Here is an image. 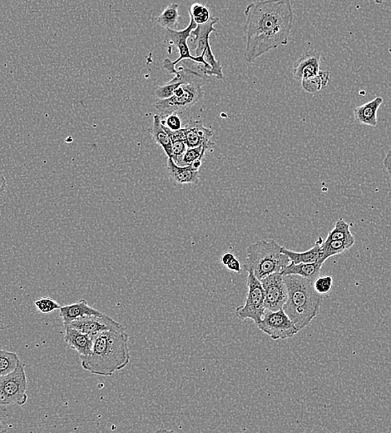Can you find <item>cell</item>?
Masks as SVG:
<instances>
[{
	"instance_id": "cell-19",
	"label": "cell",
	"mask_w": 391,
	"mask_h": 433,
	"mask_svg": "<svg viewBox=\"0 0 391 433\" xmlns=\"http://www.w3.org/2000/svg\"><path fill=\"white\" fill-rule=\"evenodd\" d=\"M324 263L317 261L310 263H290L281 274L282 275H298L314 282L319 276Z\"/></svg>"
},
{
	"instance_id": "cell-35",
	"label": "cell",
	"mask_w": 391,
	"mask_h": 433,
	"mask_svg": "<svg viewBox=\"0 0 391 433\" xmlns=\"http://www.w3.org/2000/svg\"><path fill=\"white\" fill-rule=\"evenodd\" d=\"M235 258H236V256H235L233 252H227L222 255L221 261L223 265H225L226 267L231 263V260L234 259Z\"/></svg>"
},
{
	"instance_id": "cell-1",
	"label": "cell",
	"mask_w": 391,
	"mask_h": 433,
	"mask_svg": "<svg viewBox=\"0 0 391 433\" xmlns=\"http://www.w3.org/2000/svg\"><path fill=\"white\" fill-rule=\"evenodd\" d=\"M244 14L247 63H253L271 50L288 45L295 17L291 0L253 2Z\"/></svg>"
},
{
	"instance_id": "cell-16",
	"label": "cell",
	"mask_w": 391,
	"mask_h": 433,
	"mask_svg": "<svg viewBox=\"0 0 391 433\" xmlns=\"http://www.w3.org/2000/svg\"><path fill=\"white\" fill-rule=\"evenodd\" d=\"M65 341L72 350L78 352L81 359L90 355L93 350L94 338L74 328L65 327Z\"/></svg>"
},
{
	"instance_id": "cell-36",
	"label": "cell",
	"mask_w": 391,
	"mask_h": 433,
	"mask_svg": "<svg viewBox=\"0 0 391 433\" xmlns=\"http://www.w3.org/2000/svg\"><path fill=\"white\" fill-rule=\"evenodd\" d=\"M7 187V180L5 176L0 174V197L6 194Z\"/></svg>"
},
{
	"instance_id": "cell-13",
	"label": "cell",
	"mask_w": 391,
	"mask_h": 433,
	"mask_svg": "<svg viewBox=\"0 0 391 433\" xmlns=\"http://www.w3.org/2000/svg\"><path fill=\"white\" fill-rule=\"evenodd\" d=\"M183 131H184L187 148L205 145L211 148L214 146V143L211 140L213 136V131L204 127L202 121L191 120L185 127H183Z\"/></svg>"
},
{
	"instance_id": "cell-38",
	"label": "cell",
	"mask_w": 391,
	"mask_h": 433,
	"mask_svg": "<svg viewBox=\"0 0 391 433\" xmlns=\"http://www.w3.org/2000/svg\"><path fill=\"white\" fill-rule=\"evenodd\" d=\"M385 1L386 0H374V3H377V5H382Z\"/></svg>"
},
{
	"instance_id": "cell-33",
	"label": "cell",
	"mask_w": 391,
	"mask_h": 433,
	"mask_svg": "<svg viewBox=\"0 0 391 433\" xmlns=\"http://www.w3.org/2000/svg\"><path fill=\"white\" fill-rule=\"evenodd\" d=\"M229 270L235 272H241L242 268L240 261L237 258L231 260V263L229 265L226 266Z\"/></svg>"
},
{
	"instance_id": "cell-27",
	"label": "cell",
	"mask_w": 391,
	"mask_h": 433,
	"mask_svg": "<svg viewBox=\"0 0 391 433\" xmlns=\"http://www.w3.org/2000/svg\"><path fill=\"white\" fill-rule=\"evenodd\" d=\"M21 363L15 352L0 350V376L10 374Z\"/></svg>"
},
{
	"instance_id": "cell-8",
	"label": "cell",
	"mask_w": 391,
	"mask_h": 433,
	"mask_svg": "<svg viewBox=\"0 0 391 433\" xmlns=\"http://www.w3.org/2000/svg\"><path fill=\"white\" fill-rule=\"evenodd\" d=\"M27 386L25 366L21 362L10 374L0 376V405H25L28 400Z\"/></svg>"
},
{
	"instance_id": "cell-11",
	"label": "cell",
	"mask_w": 391,
	"mask_h": 433,
	"mask_svg": "<svg viewBox=\"0 0 391 433\" xmlns=\"http://www.w3.org/2000/svg\"><path fill=\"white\" fill-rule=\"evenodd\" d=\"M265 291V307L266 311H278L284 307L288 292L284 276L281 272H276L261 280Z\"/></svg>"
},
{
	"instance_id": "cell-7",
	"label": "cell",
	"mask_w": 391,
	"mask_h": 433,
	"mask_svg": "<svg viewBox=\"0 0 391 433\" xmlns=\"http://www.w3.org/2000/svg\"><path fill=\"white\" fill-rule=\"evenodd\" d=\"M219 18L211 17L204 25H198L191 33V47H193L195 56H204L206 62L209 63L210 70L207 76H214L218 79L224 78L222 66L219 63L213 54L210 46V36L216 31L214 26L217 25Z\"/></svg>"
},
{
	"instance_id": "cell-20",
	"label": "cell",
	"mask_w": 391,
	"mask_h": 433,
	"mask_svg": "<svg viewBox=\"0 0 391 433\" xmlns=\"http://www.w3.org/2000/svg\"><path fill=\"white\" fill-rule=\"evenodd\" d=\"M324 241L321 238H319L316 244L310 248L309 250L298 252L287 250L282 247V252L288 256L290 263H310L319 261L321 258V244Z\"/></svg>"
},
{
	"instance_id": "cell-37",
	"label": "cell",
	"mask_w": 391,
	"mask_h": 433,
	"mask_svg": "<svg viewBox=\"0 0 391 433\" xmlns=\"http://www.w3.org/2000/svg\"><path fill=\"white\" fill-rule=\"evenodd\" d=\"M5 431V426H3L1 420H0V432Z\"/></svg>"
},
{
	"instance_id": "cell-14",
	"label": "cell",
	"mask_w": 391,
	"mask_h": 433,
	"mask_svg": "<svg viewBox=\"0 0 391 433\" xmlns=\"http://www.w3.org/2000/svg\"><path fill=\"white\" fill-rule=\"evenodd\" d=\"M321 54L317 50H310L303 54L295 63L293 74L299 82L316 75L321 70Z\"/></svg>"
},
{
	"instance_id": "cell-18",
	"label": "cell",
	"mask_w": 391,
	"mask_h": 433,
	"mask_svg": "<svg viewBox=\"0 0 391 433\" xmlns=\"http://www.w3.org/2000/svg\"><path fill=\"white\" fill-rule=\"evenodd\" d=\"M59 310H61V316L63 323L73 322V321L85 318V316L103 314V312L90 307L85 299L78 300L77 303L61 307Z\"/></svg>"
},
{
	"instance_id": "cell-31",
	"label": "cell",
	"mask_w": 391,
	"mask_h": 433,
	"mask_svg": "<svg viewBox=\"0 0 391 433\" xmlns=\"http://www.w3.org/2000/svg\"><path fill=\"white\" fill-rule=\"evenodd\" d=\"M34 305L43 314H49L61 310V306L55 300L50 298H41L35 301Z\"/></svg>"
},
{
	"instance_id": "cell-30",
	"label": "cell",
	"mask_w": 391,
	"mask_h": 433,
	"mask_svg": "<svg viewBox=\"0 0 391 433\" xmlns=\"http://www.w3.org/2000/svg\"><path fill=\"white\" fill-rule=\"evenodd\" d=\"M313 286L315 290H316L319 294L326 295L332 290L333 279L332 276H319L318 278L314 281Z\"/></svg>"
},
{
	"instance_id": "cell-3",
	"label": "cell",
	"mask_w": 391,
	"mask_h": 433,
	"mask_svg": "<svg viewBox=\"0 0 391 433\" xmlns=\"http://www.w3.org/2000/svg\"><path fill=\"white\" fill-rule=\"evenodd\" d=\"M288 298L283 307L299 331L308 327L320 312L321 295L315 290L313 282L298 275H283Z\"/></svg>"
},
{
	"instance_id": "cell-10",
	"label": "cell",
	"mask_w": 391,
	"mask_h": 433,
	"mask_svg": "<svg viewBox=\"0 0 391 433\" xmlns=\"http://www.w3.org/2000/svg\"><path fill=\"white\" fill-rule=\"evenodd\" d=\"M257 326L273 340L290 339L300 332L283 308L274 312L266 310L261 322Z\"/></svg>"
},
{
	"instance_id": "cell-28",
	"label": "cell",
	"mask_w": 391,
	"mask_h": 433,
	"mask_svg": "<svg viewBox=\"0 0 391 433\" xmlns=\"http://www.w3.org/2000/svg\"><path fill=\"white\" fill-rule=\"evenodd\" d=\"M209 150V148L205 145L187 148L186 153L183 155L181 162L179 163V166L191 165V164L198 161V160H203L206 152Z\"/></svg>"
},
{
	"instance_id": "cell-2",
	"label": "cell",
	"mask_w": 391,
	"mask_h": 433,
	"mask_svg": "<svg viewBox=\"0 0 391 433\" xmlns=\"http://www.w3.org/2000/svg\"><path fill=\"white\" fill-rule=\"evenodd\" d=\"M83 370L109 376L121 371L130 362L129 335L125 331H105L94 339L90 355L81 358Z\"/></svg>"
},
{
	"instance_id": "cell-17",
	"label": "cell",
	"mask_w": 391,
	"mask_h": 433,
	"mask_svg": "<svg viewBox=\"0 0 391 433\" xmlns=\"http://www.w3.org/2000/svg\"><path fill=\"white\" fill-rule=\"evenodd\" d=\"M384 99L377 97L370 102L357 107L354 110L355 121L370 127H377L378 124L377 113Z\"/></svg>"
},
{
	"instance_id": "cell-4",
	"label": "cell",
	"mask_w": 391,
	"mask_h": 433,
	"mask_svg": "<svg viewBox=\"0 0 391 433\" xmlns=\"http://www.w3.org/2000/svg\"><path fill=\"white\" fill-rule=\"evenodd\" d=\"M282 246L275 242L260 240L247 248L243 270L253 272L259 280L276 272H282L290 263L282 252Z\"/></svg>"
},
{
	"instance_id": "cell-5",
	"label": "cell",
	"mask_w": 391,
	"mask_h": 433,
	"mask_svg": "<svg viewBox=\"0 0 391 433\" xmlns=\"http://www.w3.org/2000/svg\"><path fill=\"white\" fill-rule=\"evenodd\" d=\"M197 78L203 77L196 75L189 81L181 84L170 98L158 99L154 105L162 118L193 107L200 101L204 96V91L202 90V79L198 80Z\"/></svg>"
},
{
	"instance_id": "cell-29",
	"label": "cell",
	"mask_w": 391,
	"mask_h": 433,
	"mask_svg": "<svg viewBox=\"0 0 391 433\" xmlns=\"http://www.w3.org/2000/svg\"><path fill=\"white\" fill-rule=\"evenodd\" d=\"M190 17L193 18L197 25H204L211 19V12L205 6L194 3L189 10Z\"/></svg>"
},
{
	"instance_id": "cell-9",
	"label": "cell",
	"mask_w": 391,
	"mask_h": 433,
	"mask_svg": "<svg viewBox=\"0 0 391 433\" xmlns=\"http://www.w3.org/2000/svg\"><path fill=\"white\" fill-rule=\"evenodd\" d=\"M246 284L249 292H247L246 302L237 308L236 314L240 320L250 319L257 324L261 322L266 312L264 288H263L261 280L250 272L247 276Z\"/></svg>"
},
{
	"instance_id": "cell-12",
	"label": "cell",
	"mask_w": 391,
	"mask_h": 433,
	"mask_svg": "<svg viewBox=\"0 0 391 433\" xmlns=\"http://www.w3.org/2000/svg\"><path fill=\"white\" fill-rule=\"evenodd\" d=\"M65 327H71L78 331L85 332L93 338H96L101 332L105 331L125 330V327L121 323L117 322L110 316L102 314L101 315L89 316L85 318L79 319L73 322L63 323Z\"/></svg>"
},
{
	"instance_id": "cell-21",
	"label": "cell",
	"mask_w": 391,
	"mask_h": 433,
	"mask_svg": "<svg viewBox=\"0 0 391 433\" xmlns=\"http://www.w3.org/2000/svg\"><path fill=\"white\" fill-rule=\"evenodd\" d=\"M155 140V142L162 148L167 157L171 158L173 154V144L169 134L167 133L165 128H163L162 123V118L159 114L154 116L153 125L149 130Z\"/></svg>"
},
{
	"instance_id": "cell-24",
	"label": "cell",
	"mask_w": 391,
	"mask_h": 433,
	"mask_svg": "<svg viewBox=\"0 0 391 433\" xmlns=\"http://www.w3.org/2000/svg\"><path fill=\"white\" fill-rule=\"evenodd\" d=\"M330 79V72L328 70H320L316 75L302 80L301 82L302 89L306 93L314 94L321 91L328 85Z\"/></svg>"
},
{
	"instance_id": "cell-26",
	"label": "cell",
	"mask_w": 391,
	"mask_h": 433,
	"mask_svg": "<svg viewBox=\"0 0 391 433\" xmlns=\"http://www.w3.org/2000/svg\"><path fill=\"white\" fill-rule=\"evenodd\" d=\"M326 241L331 240H347V241H356V239L350 231V225L344 219L337 220L334 228L329 232L328 236L325 239Z\"/></svg>"
},
{
	"instance_id": "cell-15",
	"label": "cell",
	"mask_w": 391,
	"mask_h": 433,
	"mask_svg": "<svg viewBox=\"0 0 391 433\" xmlns=\"http://www.w3.org/2000/svg\"><path fill=\"white\" fill-rule=\"evenodd\" d=\"M167 171L171 181L178 184L196 185L200 179L199 168L194 167L193 164L179 166L171 158L167 159Z\"/></svg>"
},
{
	"instance_id": "cell-22",
	"label": "cell",
	"mask_w": 391,
	"mask_h": 433,
	"mask_svg": "<svg viewBox=\"0 0 391 433\" xmlns=\"http://www.w3.org/2000/svg\"><path fill=\"white\" fill-rule=\"evenodd\" d=\"M356 241H347V240H331V241H323L321 248V258L319 261L324 263L331 256L344 254L353 247Z\"/></svg>"
},
{
	"instance_id": "cell-32",
	"label": "cell",
	"mask_w": 391,
	"mask_h": 433,
	"mask_svg": "<svg viewBox=\"0 0 391 433\" xmlns=\"http://www.w3.org/2000/svg\"><path fill=\"white\" fill-rule=\"evenodd\" d=\"M162 123L163 126L173 131L180 130L183 128L182 120L177 113H173L162 118Z\"/></svg>"
},
{
	"instance_id": "cell-6",
	"label": "cell",
	"mask_w": 391,
	"mask_h": 433,
	"mask_svg": "<svg viewBox=\"0 0 391 433\" xmlns=\"http://www.w3.org/2000/svg\"><path fill=\"white\" fill-rule=\"evenodd\" d=\"M197 26L198 25L195 23L193 19L190 17L189 25L186 29L182 30H166L165 41L169 43V48L174 46L179 52V57L178 59L171 61L169 59H165V61H163V69L165 70L167 73L174 75L178 74V70H176L175 67L177 66L179 63L183 61V60H191V61L198 63L200 67L202 66V74L207 75V72L209 71L210 68L209 63L206 62L204 56L193 55V54L191 53L189 43H187L191 37V31L195 30Z\"/></svg>"
},
{
	"instance_id": "cell-34",
	"label": "cell",
	"mask_w": 391,
	"mask_h": 433,
	"mask_svg": "<svg viewBox=\"0 0 391 433\" xmlns=\"http://www.w3.org/2000/svg\"><path fill=\"white\" fill-rule=\"evenodd\" d=\"M383 163H384L385 170L387 172H388L391 182V146L388 152H387L385 158L384 159V162H383Z\"/></svg>"
},
{
	"instance_id": "cell-23",
	"label": "cell",
	"mask_w": 391,
	"mask_h": 433,
	"mask_svg": "<svg viewBox=\"0 0 391 433\" xmlns=\"http://www.w3.org/2000/svg\"><path fill=\"white\" fill-rule=\"evenodd\" d=\"M163 128H165L167 133L169 134L171 140V144H173V154H171V159H173V161L177 163L178 165H179L183 155H184L187 150L183 128L182 130L178 131L170 130L169 128H167L165 126H163Z\"/></svg>"
},
{
	"instance_id": "cell-25",
	"label": "cell",
	"mask_w": 391,
	"mask_h": 433,
	"mask_svg": "<svg viewBox=\"0 0 391 433\" xmlns=\"http://www.w3.org/2000/svg\"><path fill=\"white\" fill-rule=\"evenodd\" d=\"M180 20L178 3H173L166 8L162 13L158 16L157 23L163 29L177 30Z\"/></svg>"
}]
</instances>
